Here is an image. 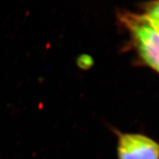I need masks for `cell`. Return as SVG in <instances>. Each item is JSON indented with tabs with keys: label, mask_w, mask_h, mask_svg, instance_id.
<instances>
[{
	"label": "cell",
	"mask_w": 159,
	"mask_h": 159,
	"mask_svg": "<svg viewBox=\"0 0 159 159\" xmlns=\"http://www.w3.org/2000/svg\"><path fill=\"white\" fill-rule=\"evenodd\" d=\"M123 19L133 34L143 61L159 71V32L146 16L127 14Z\"/></svg>",
	"instance_id": "obj_1"
},
{
	"label": "cell",
	"mask_w": 159,
	"mask_h": 159,
	"mask_svg": "<svg viewBox=\"0 0 159 159\" xmlns=\"http://www.w3.org/2000/svg\"><path fill=\"white\" fill-rule=\"evenodd\" d=\"M118 159H159V143L139 133L117 134Z\"/></svg>",
	"instance_id": "obj_2"
},
{
	"label": "cell",
	"mask_w": 159,
	"mask_h": 159,
	"mask_svg": "<svg viewBox=\"0 0 159 159\" xmlns=\"http://www.w3.org/2000/svg\"><path fill=\"white\" fill-rule=\"evenodd\" d=\"M146 16L150 19L159 20V2L152 3L148 7Z\"/></svg>",
	"instance_id": "obj_3"
}]
</instances>
